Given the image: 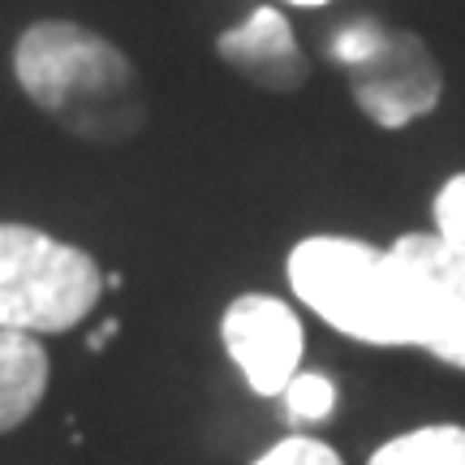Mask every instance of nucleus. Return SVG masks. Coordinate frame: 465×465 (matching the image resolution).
<instances>
[{
	"mask_svg": "<svg viewBox=\"0 0 465 465\" xmlns=\"http://www.w3.org/2000/svg\"><path fill=\"white\" fill-rule=\"evenodd\" d=\"M397 267L410 345L465 371V254L435 232H405L388 246Z\"/></svg>",
	"mask_w": 465,
	"mask_h": 465,
	"instance_id": "obj_4",
	"label": "nucleus"
},
{
	"mask_svg": "<svg viewBox=\"0 0 465 465\" xmlns=\"http://www.w3.org/2000/svg\"><path fill=\"white\" fill-rule=\"evenodd\" d=\"M353 100L375 125L401 130L427 116L444 95V74L435 65L427 44L410 31H388L383 48L366 65L349 69Z\"/></svg>",
	"mask_w": 465,
	"mask_h": 465,
	"instance_id": "obj_5",
	"label": "nucleus"
},
{
	"mask_svg": "<svg viewBox=\"0 0 465 465\" xmlns=\"http://www.w3.org/2000/svg\"><path fill=\"white\" fill-rule=\"evenodd\" d=\"M116 328H121L116 319H104V328H95V332L86 336V349H95V353H100V349H108V341L116 336Z\"/></svg>",
	"mask_w": 465,
	"mask_h": 465,
	"instance_id": "obj_14",
	"label": "nucleus"
},
{
	"mask_svg": "<svg viewBox=\"0 0 465 465\" xmlns=\"http://www.w3.org/2000/svg\"><path fill=\"white\" fill-rule=\"evenodd\" d=\"M48 392V353L39 336L0 328V435L22 427Z\"/></svg>",
	"mask_w": 465,
	"mask_h": 465,
	"instance_id": "obj_8",
	"label": "nucleus"
},
{
	"mask_svg": "<svg viewBox=\"0 0 465 465\" xmlns=\"http://www.w3.org/2000/svg\"><path fill=\"white\" fill-rule=\"evenodd\" d=\"M366 465H465V427L435 422L388 440L371 452Z\"/></svg>",
	"mask_w": 465,
	"mask_h": 465,
	"instance_id": "obj_9",
	"label": "nucleus"
},
{
	"mask_svg": "<svg viewBox=\"0 0 465 465\" xmlns=\"http://www.w3.org/2000/svg\"><path fill=\"white\" fill-rule=\"evenodd\" d=\"M435 237L465 254V173H457L435 194Z\"/></svg>",
	"mask_w": 465,
	"mask_h": 465,
	"instance_id": "obj_12",
	"label": "nucleus"
},
{
	"mask_svg": "<svg viewBox=\"0 0 465 465\" xmlns=\"http://www.w3.org/2000/svg\"><path fill=\"white\" fill-rule=\"evenodd\" d=\"M104 293V272L86 250L31 224H0V328L26 336L69 332Z\"/></svg>",
	"mask_w": 465,
	"mask_h": 465,
	"instance_id": "obj_3",
	"label": "nucleus"
},
{
	"mask_svg": "<svg viewBox=\"0 0 465 465\" xmlns=\"http://www.w3.org/2000/svg\"><path fill=\"white\" fill-rule=\"evenodd\" d=\"M220 61L237 69L263 91H298L306 83V56L298 48V35L281 9H254V14L216 39Z\"/></svg>",
	"mask_w": 465,
	"mask_h": 465,
	"instance_id": "obj_7",
	"label": "nucleus"
},
{
	"mask_svg": "<svg viewBox=\"0 0 465 465\" xmlns=\"http://www.w3.org/2000/svg\"><path fill=\"white\" fill-rule=\"evenodd\" d=\"M224 345L237 371L246 375L250 392L259 397H281L289 380L302 371V319L272 293H242L224 311Z\"/></svg>",
	"mask_w": 465,
	"mask_h": 465,
	"instance_id": "obj_6",
	"label": "nucleus"
},
{
	"mask_svg": "<svg viewBox=\"0 0 465 465\" xmlns=\"http://www.w3.org/2000/svg\"><path fill=\"white\" fill-rule=\"evenodd\" d=\"M284 401V418L298 422V427H311V422H323V418L336 410V383L328 375H315V371H298L289 388L281 392Z\"/></svg>",
	"mask_w": 465,
	"mask_h": 465,
	"instance_id": "obj_10",
	"label": "nucleus"
},
{
	"mask_svg": "<svg viewBox=\"0 0 465 465\" xmlns=\"http://www.w3.org/2000/svg\"><path fill=\"white\" fill-rule=\"evenodd\" d=\"M383 39H388V26H383V22H375V17H353V22H345V26L332 31L328 56L349 74V69L366 65V61L383 48Z\"/></svg>",
	"mask_w": 465,
	"mask_h": 465,
	"instance_id": "obj_11",
	"label": "nucleus"
},
{
	"mask_svg": "<svg viewBox=\"0 0 465 465\" xmlns=\"http://www.w3.org/2000/svg\"><path fill=\"white\" fill-rule=\"evenodd\" d=\"M254 465H345V461H341L336 449H328L323 440L289 435V440H281V444H272Z\"/></svg>",
	"mask_w": 465,
	"mask_h": 465,
	"instance_id": "obj_13",
	"label": "nucleus"
},
{
	"mask_svg": "<svg viewBox=\"0 0 465 465\" xmlns=\"http://www.w3.org/2000/svg\"><path fill=\"white\" fill-rule=\"evenodd\" d=\"M289 5H302V9H319V5H328V0H289Z\"/></svg>",
	"mask_w": 465,
	"mask_h": 465,
	"instance_id": "obj_15",
	"label": "nucleus"
},
{
	"mask_svg": "<svg viewBox=\"0 0 465 465\" xmlns=\"http://www.w3.org/2000/svg\"><path fill=\"white\" fill-rule=\"evenodd\" d=\"M289 284L341 336L362 345H410L388 250L358 237H306L289 254Z\"/></svg>",
	"mask_w": 465,
	"mask_h": 465,
	"instance_id": "obj_2",
	"label": "nucleus"
},
{
	"mask_svg": "<svg viewBox=\"0 0 465 465\" xmlns=\"http://www.w3.org/2000/svg\"><path fill=\"white\" fill-rule=\"evenodd\" d=\"M17 86L86 143H125L147 125L138 69L113 39L78 22H35L14 48Z\"/></svg>",
	"mask_w": 465,
	"mask_h": 465,
	"instance_id": "obj_1",
	"label": "nucleus"
}]
</instances>
